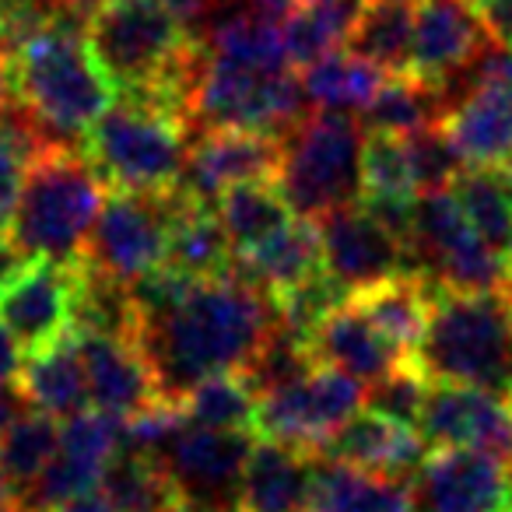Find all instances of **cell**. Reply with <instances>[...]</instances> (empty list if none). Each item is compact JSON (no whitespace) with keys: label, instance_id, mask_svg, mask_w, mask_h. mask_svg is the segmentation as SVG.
I'll list each match as a JSON object with an SVG mask.
<instances>
[{"label":"cell","instance_id":"obj_21","mask_svg":"<svg viewBox=\"0 0 512 512\" xmlns=\"http://www.w3.org/2000/svg\"><path fill=\"white\" fill-rule=\"evenodd\" d=\"M428 442L418 428L400 425L393 418H383L376 411H358L348 418L320 449L316 456L330 463H344V467L369 470V474L397 477V481H411L418 467L428 456Z\"/></svg>","mask_w":512,"mask_h":512},{"label":"cell","instance_id":"obj_39","mask_svg":"<svg viewBox=\"0 0 512 512\" xmlns=\"http://www.w3.org/2000/svg\"><path fill=\"white\" fill-rule=\"evenodd\" d=\"M362 197H418L407 137L383 134V130H365Z\"/></svg>","mask_w":512,"mask_h":512},{"label":"cell","instance_id":"obj_22","mask_svg":"<svg viewBox=\"0 0 512 512\" xmlns=\"http://www.w3.org/2000/svg\"><path fill=\"white\" fill-rule=\"evenodd\" d=\"M316 456L299 446L256 439L242 467L235 512H309Z\"/></svg>","mask_w":512,"mask_h":512},{"label":"cell","instance_id":"obj_36","mask_svg":"<svg viewBox=\"0 0 512 512\" xmlns=\"http://www.w3.org/2000/svg\"><path fill=\"white\" fill-rule=\"evenodd\" d=\"M60 449V425L57 418L43 411H25L0 439V488L11 498H22L32 484L43 477Z\"/></svg>","mask_w":512,"mask_h":512},{"label":"cell","instance_id":"obj_49","mask_svg":"<svg viewBox=\"0 0 512 512\" xmlns=\"http://www.w3.org/2000/svg\"><path fill=\"white\" fill-rule=\"evenodd\" d=\"M8 88H11V57L4 53V46H0V106L8 99Z\"/></svg>","mask_w":512,"mask_h":512},{"label":"cell","instance_id":"obj_50","mask_svg":"<svg viewBox=\"0 0 512 512\" xmlns=\"http://www.w3.org/2000/svg\"><path fill=\"white\" fill-rule=\"evenodd\" d=\"M491 172H495V179L505 186V190H509V197H512V151H509V155H505L502 162H498Z\"/></svg>","mask_w":512,"mask_h":512},{"label":"cell","instance_id":"obj_40","mask_svg":"<svg viewBox=\"0 0 512 512\" xmlns=\"http://www.w3.org/2000/svg\"><path fill=\"white\" fill-rule=\"evenodd\" d=\"M407 151H411L418 197L432 190H453V183L463 176V169H467V162H463V155L456 151V144L449 141L442 123L418 130V134H407Z\"/></svg>","mask_w":512,"mask_h":512},{"label":"cell","instance_id":"obj_14","mask_svg":"<svg viewBox=\"0 0 512 512\" xmlns=\"http://www.w3.org/2000/svg\"><path fill=\"white\" fill-rule=\"evenodd\" d=\"M253 442L256 439L249 432H218V428H200L186 421L162 456L183 491L186 509L235 512L242 467Z\"/></svg>","mask_w":512,"mask_h":512},{"label":"cell","instance_id":"obj_34","mask_svg":"<svg viewBox=\"0 0 512 512\" xmlns=\"http://www.w3.org/2000/svg\"><path fill=\"white\" fill-rule=\"evenodd\" d=\"M214 211H218L235 253H246V249L267 242L295 218L292 204H288L278 179L232 186V190H225L214 200Z\"/></svg>","mask_w":512,"mask_h":512},{"label":"cell","instance_id":"obj_37","mask_svg":"<svg viewBox=\"0 0 512 512\" xmlns=\"http://www.w3.org/2000/svg\"><path fill=\"white\" fill-rule=\"evenodd\" d=\"M186 421L200 428H218V432H249L256 435V411H260V393L242 372H218V376L197 383L183 400Z\"/></svg>","mask_w":512,"mask_h":512},{"label":"cell","instance_id":"obj_1","mask_svg":"<svg viewBox=\"0 0 512 512\" xmlns=\"http://www.w3.org/2000/svg\"><path fill=\"white\" fill-rule=\"evenodd\" d=\"M278 327L274 299L239 274L197 281L169 313L141 320L137 344L155 369L158 390L179 404L218 372H242Z\"/></svg>","mask_w":512,"mask_h":512},{"label":"cell","instance_id":"obj_10","mask_svg":"<svg viewBox=\"0 0 512 512\" xmlns=\"http://www.w3.org/2000/svg\"><path fill=\"white\" fill-rule=\"evenodd\" d=\"M365 404V386L348 372L320 365L306 379L260 397L256 411V439H274L299 446L316 456V449L355 418Z\"/></svg>","mask_w":512,"mask_h":512},{"label":"cell","instance_id":"obj_17","mask_svg":"<svg viewBox=\"0 0 512 512\" xmlns=\"http://www.w3.org/2000/svg\"><path fill=\"white\" fill-rule=\"evenodd\" d=\"M285 165V137L256 130H204L190 141L179 190L200 204H214L225 190L260 179H278Z\"/></svg>","mask_w":512,"mask_h":512},{"label":"cell","instance_id":"obj_7","mask_svg":"<svg viewBox=\"0 0 512 512\" xmlns=\"http://www.w3.org/2000/svg\"><path fill=\"white\" fill-rule=\"evenodd\" d=\"M306 116V88L292 71L260 74L207 53L190 99V130H256L288 137Z\"/></svg>","mask_w":512,"mask_h":512},{"label":"cell","instance_id":"obj_29","mask_svg":"<svg viewBox=\"0 0 512 512\" xmlns=\"http://www.w3.org/2000/svg\"><path fill=\"white\" fill-rule=\"evenodd\" d=\"M309 512H414L411 481L369 474L316 456Z\"/></svg>","mask_w":512,"mask_h":512},{"label":"cell","instance_id":"obj_51","mask_svg":"<svg viewBox=\"0 0 512 512\" xmlns=\"http://www.w3.org/2000/svg\"><path fill=\"white\" fill-rule=\"evenodd\" d=\"M509 474H512V460H509Z\"/></svg>","mask_w":512,"mask_h":512},{"label":"cell","instance_id":"obj_35","mask_svg":"<svg viewBox=\"0 0 512 512\" xmlns=\"http://www.w3.org/2000/svg\"><path fill=\"white\" fill-rule=\"evenodd\" d=\"M421 0H365V11L351 32V53L372 60L386 74H407L414 43V18Z\"/></svg>","mask_w":512,"mask_h":512},{"label":"cell","instance_id":"obj_23","mask_svg":"<svg viewBox=\"0 0 512 512\" xmlns=\"http://www.w3.org/2000/svg\"><path fill=\"white\" fill-rule=\"evenodd\" d=\"M316 271H323L320 221L299 218V214L278 235L246 249V253H235L232 260V274H239L242 281H249L271 299L292 292L295 285L313 278Z\"/></svg>","mask_w":512,"mask_h":512},{"label":"cell","instance_id":"obj_12","mask_svg":"<svg viewBox=\"0 0 512 512\" xmlns=\"http://www.w3.org/2000/svg\"><path fill=\"white\" fill-rule=\"evenodd\" d=\"M123 449V418L81 411L60 425V449L36 484L18 498L22 512H53L57 505L99 488L102 474Z\"/></svg>","mask_w":512,"mask_h":512},{"label":"cell","instance_id":"obj_28","mask_svg":"<svg viewBox=\"0 0 512 512\" xmlns=\"http://www.w3.org/2000/svg\"><path fill=\"white\" fill-rule=\"evenodd\" d=\"M25 400L36 411L50 414V418H74V414L88 411V379H85V362H81L78 337L67 334L57 344L29 355V362L22 365L18 376Z\"/></svg>","mask_w":512,"mask_h":512},{"label":"cell","instance_id":"obj_38","mask_svg":"<svg viewBox=\"0 0 512 512\" xmlns=\"http://www.w3.org/2000/svg\"><path fill=\"white\" fill-rule=\"evenodd\" d=\"M453 193L474 232L502 256L505 264H512V197L495 179V172L463 169V176L453 183Z\"/></svg>","mask_w":512,"mask_h":512},{"label":"cell","instance_id":"obj_6","mask_svg":"<svg viewBox=\"0 0 512 512\" xmlns=\"http://www.w3.org/2000/svg\"><path fill=\"white\" fill-rule=\"evenodd\" d=\"M362 141L351 113H313L285 137L278 186L299 218H323L362 197Z\"/></svg>","mask_w":512,"mask_h":512},{"label":"cell","instance_id":"obj_46","mask_svg":"<svg viewBox=\"0 0 512 512\" xmlns=\"http://www.w3.org/2000/svg\"><path fill=\"white\" fill-rule=\"evenodd\" d=\"M29 400H25L22 386H0V439H4V432H8L11 425H15L18 418H22L25 411H29Z\"/></svg>","mask_w":512,"mask_h":512},{"label":"cell","instance_id":"obj_18","mask_svg":"<svg viewBox=\"0 0 512 512\" xmlns=\"http://www.w3.org/2000/svg\"><path fill=\"white\" fill-rule=\"evenodd\" d=\"M418 432L432 449H477L495 460H512V404L474 386L432 383L421 407Z\"/></svg>","mask_w":512,"mask_h":512},{"label":"cell","instance_id":"obj_31","mask_svg":"<svg viewBox=\"0 0 512 512\" xmlns=\"http://www.w3.org/2000/svg\"><path fill=\"white\" fill-rule=\"evenodd\" d=\"M390 74L358 53H330L302 67V88L313 113H362Z\"/></svg>","mask_w":512,"mask_h":512},{"label":"cell","instance_id":"obj_45","mask_svg":"<svg viewBox=\"0 0 512 512\" xmlns=\"http://www.w3.org/2000/svg\"><path fill=\"white\" fill-rule=\"evenodd\" d=\"M22 365V344L0 323V386H15L18 376H22Z\"/></svg>","mask_w":512,"mask_h":512},{"label":"cell","instance_id":"obj_8","mask_svg":"<svg viewBox=\"0 0 512 512\" xmlns=\"http://www.w3.org/2000/svg\"><path fill=\"white\" fill-rule=\"evenodd\" d=\"M411 260L414 271L439 288L509 295V264L474 232L453 190L418 197Z\"/></svg>","mask_w":512,"mask_h":512},{"label":"cell","instance_id":"obj_43","mask_svg":"<svg viewBox=\"0 0 512 512\" xmlns=\"http://www.w3.org/2000/svg\"><path fill=\"white\" fill-rule=\"evenodd\" d=\"M491 43L512 46V0H467Z\"/></svg>","mask_w":512,"mask_h":512},{"label":"cell","instance_id":"obj_42","mask_svg":"<svg viewBox=\"0 0 512 512\" xmlns=\"http://www.w3.org/2000/svg\"><path fill=\"white\" fill-rule=\"evenodd\" d=\"M25 172H29V158L0 134V235L8 232L11 221H15V207L22 197Z\"/></svg>","mask_w":512,"mask_h":512},{"label":"cell","instance_id":"obj_20","mask_svg":"<svg viewBox=\"0 0 512 512\" xmlns=\"http://www.w3.org/2000/svg\"><path fill=\"white\" fill-rule=\"evenodd\" d=\"M74 337H78V351L88 379V400H92L95 411H106L113 418L127 421L165 400L162 390H158L155 369H151L148 355H144L137 341L109 334Z\"/></svg>","mask_w":512,"mask_h":512},{"label":"cell","instance_id":"obj_27","mask_svg":"<svg viewBox=\"0 0 512 512\" xmlns=\"http://www.w3.org/2000/svg\"><path fill=\"white\" fill-rule=\"evenodd\" d=\"M232 260H235V249L225 225H221L218 211L211 204H200V200L186 197L176 186V214H172L165 264L176 267L186 278L207 281L232 271Z\"/></svg>","mask_w":512,"mask_h":512},{"label":"cell","instance_id":"obj_9","mask_svg":"<svg viewBox=\"0 0 512 512\" xmlns=\"http://www.w3.org/2000/svg\"><path fill=\"white\" fill-rule=\"evenodd\" d=\"M172 214H176V190H116L102 204V214L88 235L81 260L120 285H134V281L148 278L151 271L165 267Z\"/></svg>","mask_w":512,"mask_h":512},{"label":"cell","instance_id":"obj_13","mask_svg":"<svg viewBox=\"0 0 512 512\" xmlns=\"http://www.w3.org/2000/svg\"><path fill=\"white\" fill-rule=\"evenodd\" d=\"M414 512H512L509 463L477 449H432L411 477Z\"/></svg>","mask_w":512,"mask_h":512},{"label":"cell","instance_id":"obj_3","mask_svg":"<svg viewBox=\"0 0 512 512\" xmlns=\"http://www.w3.org/2000/svg\"><path fill=\"white\" fill-rule=\"evenodd\" d=\"M15 95L60 137L85 141L92 123L116 102V85L95 64L85 29L53 22L11 53Z\"/></svg>","mask_w":512,"mask_h":512},{"label":"cell","instance_id":"obj_24","mask_svg":"<svg viewBox=\"0 0 512 512\" xmlns=\"http://www.w3.org/2000/svg\"><path fill=\"white\" fill-rule=\"evenodd\" d=\"M309 351H313V358L320 365L348 372V376L358 379L362 386L379 383V379L390 376L393 369H400V365L407 362L351 302L334 309V313L309 334Z\"/></svg>","mask_w":512,"mask_h":512},{"label":"cell","instance_id":"obj_11","mask_svg":"<svg viewBox=\"0 0 512 512\" xmlns=\"http://www.w3.org/2000/svg\"><path fill=\"white\" fill-rule=\"evenodd\" d=\"M467 169H495L512 151V46H488L470 67L467 92L442 116Z\"/></svg>","mask_w":512,"mask_h":512},{"label":"cell","instance_id":"obj_19","mask_svg":"<svg viewBox=\"0 0 512 512\" xmlns=\"http://www.w3.org/2000/svg\"><path fill=\"white\" fill-rule=\"evenodd\" d=\"M488 43V32L467 0H421L407 74L449 92L456 74L470 71Z\"/></svg>","mask_w":512,"mask_h":512},{"label":"cell","instance_id":"obj_15","mask_svg":"<svg viewBox=\"0 0 512 512\" xmlns=\"http://www.w3.org/2000/svg\"><path fill=\"white\" fill-rule=\"evenodd\" d=\"M78 264L25 260L22 271L0 288V323L22 344V351L36 355L74 334Z\"/></svg>","mask_w":512,"mask_h":512},{"label":"cell","instance_id":"obj_32","mask_svg":"<svg viewBox=\"0 0 512 512\" xmlns=\"http://www.w3.org/2000/svg\"><path fill=\"white\" fill-rule=\"evenodd\" d=\"M362 11L365 0H299L281 25L288 60L295 67H309L337 53V46L351 39Z\"/></svg>","mask_w":512,"mask_h":512},{"label":"cell","instance_id":"obj_48","mask_svg":"<svg viewBox=\"0 0 512 512\" xmlns=\"http://www.w3.org/2000/svg\"><path fill=\"white\" fill-rule=\"evenodd\" d=\"M249 8H256L260 15H267V18H274V15H288V11L299 4V0H246Z\"/></svg>","mask_w":512,"mask_h":512},{"label":"cell","instance_id":"obj_16","mask_svg":"<svg viewBox=\"0 0 512 512\" xmlns=\"http://www.w3.org/2000/svg\"><path fill=\"white\" fill-rule=\"evenodd\" d=\"M316 221L323 239V271L348 292H362L400 274H418L404 242L393 239L358 200L334 207Z\"/></svg>","mask_w":512,"mask_h":512},{"label":"cell","instance_id":"obj_25","mask_svg":"<svg viewBox=\"0 0 512 512\" xmlns=\"http://www.w3.org/2000/svg\"><path fill=\"white\" fill-rule=\"evenodd\" d=\"M435 281L425 274H400V278L379 281L362 292H351V306L393 344L404 358H414V351L425 341L428 320L435 306Z\"/></svg>","mask_w":512,"mask_h":512},{"label":"cell","instance_id":"obj_2","mask_svg":"<svg viewBox=\"0 0 512 512\" xmlns=\"http://www.w3.org/2000/svg\"><path fill=\"white\" fill-rule=\"evenodd\" d=\"M411 362L432 383L474 386L512 404V299L435 288L432 320Z\"/></svg>","mask_w":512,"mask_h":512},{"label":"cell","instance_id":"obj_44","mask_svg":"<svg viewBox=\"0 0 512 512\" xmlns=\"http://www.w3.org/2000/svg\"><path fill=\"white\" fill-rule=\"evenodd\" d=\"M165 8L176 15V22L190 32V39H204L207 25H211L214 11L221 8V0H162Z\"/></svg>","mask_w":512,"mask_h":512},{"label":"cell","instance_id":"obj_33","mask_svg":"<svg viewBox=\"0 0 512 512\" xmlns=\"http://www.w3.org/2000/svg\"><path fill=\"white\" fill-rule=\"evenodd\" d=\"M449 106H453V99H449L446 88L428 85V81H418L411 74H390L376 99L358 113V120H362L365 130L407 137L442 123Z\"/></svg>","mask_w":512,"mask_h":512},{"label":"cell","instance_id":"obj_26","mask_svg":"<svg viewBox=\"0 0 512 512\" xmlns=\"http://www.w3.org/2000/svg\"><path fill=\"white\" fill-rule=\"evenodd\" d=\"M204 50L214 60H225V64L246 67V71L260 74H281L292 67L285 50V36H281V25H274V18L260 15L249 4L239 8H228V0H221V8L214 11L211 25L204 32Z\"/></svg>","mask_w":512,"mask_h":512},{"label":"cell","instance_id":"obj_41","mask_svg":"<svg viewBox=\"0 0 512 512\" xmlns=\"http://www.w3.org/2000/svg\"><path fill=\"white\" fill-rule=\"evenodd\" d=\"M428 386L432 379L418 369V365L407 358L400 369H393L390 376H383L379 383L365 386V407L383 418H393L400 425H411L418 428L421 421V407H425L428 397Z\"/></svg>","mask_w":512,"mask_h":512},{"label":"cell","instance_id":"obj_47","mask_svg":"<svg viewBox=\"0 0 512 512\" xmlns=\"http://www.w3.org/2000/svg\"><path fill=\"white\" fill-rule=\"evenodd\" d=\"M53 512H116V509H113V505H109L102 495L88 491V495H78V498H71V502L57 505Z\"/></svg>","mask_w":512,"mask_h":512},{"label":"cell","instance_id":"obj_30","mask_svg":"<svg viewBox=\"0 0 512 512\" xmlns=\"http://www.w3.org/2000/svg\"><path fill=\"white\" fill-rule=\"evenodd\" d=\"M99 495L116 512H183L186 498L158 456L120 449L99 481Z\"/></svg>","mask_w":512,"mask_h":512},{"label":"cell","instance_id":"obj_5","mask_svg":"<svg viewBox=\"0 0 512 512\" xmlns=\"http://www.w3.org/2000/svg\"><path fill=\"white\" fill-rule=\"evenodd\" d=\"M190 123L137 95L116 102L81 141L85 158L106 183L134 193H169L190 155Z\"/></svg>","mask_w":512,"mask_h":512},{"label":"cell","instance_id":"obj_4","mask_svg":"<svg viewBox=\"0 0 512 512\" xmlns=\"http://www.w3.org/2000/svg\"><path fill=\"white\" fill-rule=\"evenodd\" d=\"M106 204V179L81 148H53L29 165L8 239L25 260L78 264Z\"/></svg>","mask_w":512,"mask_h":512}]
</instances>
